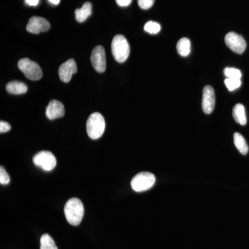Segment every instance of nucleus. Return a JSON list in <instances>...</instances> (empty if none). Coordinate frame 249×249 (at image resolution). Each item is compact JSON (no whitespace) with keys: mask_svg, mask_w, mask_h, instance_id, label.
Wrapping results in <instances>:
<instances>
[{"mask_svg":"<svg viewBox=\"0 0 249 249\" xmlns=\"http://www.w3.org/2000/svg\"><path fill=\"white\" fill-rule=\"evenodd\" d=\"M34 164L45 171H51L56 165V159L51 152L41 151L36 154L33 158Z\"/></svg>","mask_w":249,"mask_h":249,"instance_id":"423d86ee","label":"nucleus"},{"mask_svg":"<svg viewBox=\"0 0 249 249\" xmlns=\"http://www.w3.org/2000/svg\"><path fill=\"white\" fill-rule=\"evenodd\" d=\"M40 249H58V247L49 234H44L40 238Z\"/></svg>","mask_w":249,"mask_h":249,"instance_id":"a211bd4d","label":"nucleus"},{"mask_svg":"<svg viewBox=\"0 0 249 249\" xmlns=\"http://www.w3.org/2000/svg\"><path fill=\"white\" fill-rule=\"evenodd\" d=\"M46 115L50 120L63 117L65 115V107L60 101L52 100L46 109Z\"/></svg>","mask_w":249,"mask_h":249,"instance_id":"f8f14e48","label":"nucleus"},{"mask_svg":"<svg viewBox=\"0 0 249 249\" xmlns=\"http://www.w3.org/2000/svg\"><path fill=\"white\" fill-rule=\"evenodd\" d=\"M132 0H116V3L119 6H122V7H125L128 6L132 2Z\"/></svg>","mask_w":249,"mask_h":249,"instance_id":"393cba45","label":"nucleus"},{"mask_svg":"<svg viewBox=\"0 0 249 249\" xmlns=\"http://www.w3.org/2000/svg\"><path fill=\"white\" fill-rule=\"evenodd\" d=\"M77 66L76 62L73 59H70L60 65L58 73L60 80L64 83H69L73 74L76 73Z\"/></svg>","mask_w":249,"mask_h":249,"instance_id":"9b49d317","label":"nucleus"},{"mask_svg":"<svg viewBox=\"0 0 249 249\" xmlns=\"http://www.w3.org/2000/svg\"><path fill=\"white\" fill-rule=\"evenodd\" d=\"M155 0H138V4L141 9L147 10L153 6Z\"/></svg>","mask_w":249,"mask_h":249,"instance_id":"5701e85b","label":"nucleus"},{"mask_svg":"<svg viewBox=\"0 0 249 249\" xmlns=\"http://www.w3.org/2000/svg\"><path fill=\"white\" fill-rule=\"evenodd\" d=\"M18 66L28 79L38 80L42 78V71L40 67L30 59H21L18 62Z\"/></svg>","mask_w":249,"mask_h":249,"instance_id":"39448f33","label":"nucleus"},{"mask_svg":"<svg viewBox=\"0 0 249 249\" xmlns=\"http://www.w3.org/2000/svg\"><path fill=\"white\" fill-rule=\"evenodd\" d=\"M224 40L227 47L237 54L243 53L247 47L245 39L235 32L228 33Z\"/></svg>","mask_w":249,"mask_h":249,"instance_id":"0eeeda50","label":"nucleus"},{"mask_svg":"<svg viewBox=\"0 0 249 249\" xmlns=\"http://www.w3.org/2000/svg\"><path fill=\"white\" fill-rule=\"evenodd\" d=\"M224 74L229 78H237L241 79L242 78V72L238 69L227 67L224 70Z\"/></svg>","mask_w":249,"mask_h":249,"instance_id":"412c9836","label":"nucleus"},{"mask_svg":"<svg viewBox=\"0 0 249 249\" xmlns=\"http://www.w3.org/2000/svg\"><path fill=\"white\" fill-rule=\"evenodd\" d=\"M40 0H25L26 4L31 6H36L39 4Z\"/></svg>","mask_w":249,"mask_h":249,"instance_id":"a878e982","label":"nucleus"},{"mask_svg":"<svg viewBox=\"0 0 249 249\" xmlns=\"http://www.w3.org/2000/svg\"><path fill=\"white\" fill-rule=\"evenodd\" d=\"M144 30L150 34H157L160 30V26L159 23L149 21L144 26Z\"/></svg>","mask_w":249,"mask_h":249,"instance_id":"6ab92c4d","label":"nucleus"},{"mask_svg":"<svg viewBox=\"0 0 249 249\" xmlns=\"http://www.w3.org/2000/svg\"><path fill=\"white\" fill-rule=\"evenodd\" d=\"M11 124H8V123L2 121L0 122V132H1V133L9 132V131L11 130Z\"/></svg>","mask_w":249,"mask_h":249,"instance_id":"b1692460","label":"nucleus"},{"mask_svg":"<svg viewBox=\"0 0 249 249\" xmlns=\"http://www.w3.org/2000/svg\"><path fill=\"white\" fill-rule=\"evenodd\" d=\"M233 140L235 147H237L238 151L240 152L242 155H247L249 152V146L243 136L238 133V132H235L233 135Z\"/></svg>","mask_w":249,"mask_h":249,"instance_id":"dca6fc26","label":"nucleus"},{"mask_svg":"<svg viewBox=\"0 0 249 249\" xmlns=\"http://www.w3.org/2000/svg\"><path fill=\"white\" fill-rule=\"evenodd\" d=\"M50 27V24L45 18L34 16L28 22L27 30L32 34H38L49 31Z\"/></svg>","mask_w":249,"mask_h":249,"instance_id":"1a4fd4ad","label":"nucleus"},{"mask_svg":"<svg viewBox=\"0 0 249 249\" xmlns=\"http://www.w3.org/2000/svg\"><path fill=\"white\" fill-rule=\"evenodd\" d=\"M6 91L12 94H22L27 92V85L22 82L12 81L8 83L6 86Z\"/></svg>","mask_w":249,"mask_h":249,"instance_id":"2eb2a0df","label":"nucleus"},{"mask_svg":"<svg viewBox=\"0 0 249 249\" xmlns=\"http://www.w3.org/2000/svg\"><path fill=\"white\" fill-rule=\"evenodd\" d=\"M111 52L116 61L122 63L128 58L130 47L127 39L122 35H117L111 42Z\"/></svg>","mask_w":249,"mask_h":249,"instance_id":"7ed1b4c3","label":"nucleus"},{"mask_svg":"<svg viewBox=\"0 0 249 249\" xmlns=\"http://www.w3.org/2000/svg\"><path fill=\"white\" fill-rule=\"evenodd\" d=\"M156 178L153 174L142 172L134 176L131 181V186L134 191L144 192L150 189L155 185Z\"/></svg>","mask_w":249,"mask_h":249,"instance_id":"20e7f679","label":"nucleus"},{"mask_svg":"<svg viewBox=\"0 0 249 249\" xmlns=\"http://www.w3.org/2000/svg\"><path fill=\"white\" fill-rule=\"evenodd\" d=\"M191 41L186 37L180 39L177 45L178 53L181 56L186 57L191 53Z\"/></svg>","mask_w":249,"mask_h":249,"instance_id":"f3484780","label":"nucleus"},{"mask_svg":"<svg viewBox=\"0 0 249 249\" xmlns=\"http://www.w3.org/2000/svg\"><path fill=\"white\" fill-rule=\"evenodd\" d=\"M226 86L227 87L228 89L230 91H234L240 88L242 85L241 79H237V78H226L224 80Z\"/></svg>","mask_w":249,"mask_h":249,"instance_id":"aec40b11","label":"nucleus"},{"mask_svg":"<svg viewBox=\"0 0 249 249\" xmlns=\"http://www.w3.org/2000/svg\"><path fill=\"white\" fill-rule=\"evenodd\" d=\"M92 6L90 2H85L82 8L75 11V17L78 22H83L91 15Z\"/></svg>","mask_w":249,"mask_h":249,"instance_id":"ddd939ff","label":"nucleus"},{"mask_svg":"<svg viewBox=\"0 0 249 249\" xmlns=\"http://www.w3.org/2000/svg\"><path fill=\"white\" fill-rule=\"evenodd\" d=\"M87 132L89 138L96 140L102 137L106 129V121L100 113L91 114L87 121Z\"/></svg>","mask_w":249,"mask_h":249,"instance_id":"f03ea898","label":"nucleus"},{"mask_svg":"<svg viewBox=\"0 0 249 249\" xmlns=\"http://www.w3.org/2000/svg\"><path fill=\"white\" fill-rule=\"evenodd\" d=\"M65 217L71 225L78 226L84 215V206L78 198L69 199L65 206Z\"/></svg>","mask_w":249,"mask_h":249,"instance_id":"f257e3e1","label":"nucleus"},{"mask_svg":"<svg viewBox=\"0 0 249 249\" xmlns=\"http://www.w3.org/2000/svg\"><path fill=\"white\" fill-rule=\"evenodd\" d=\"M10 182V177L9 174L4 169V167H0V183L2 185L9 184Z\"/></svg>","mask_w":249,"mask_h":249,"instance_id":"4be33fe9","label":"nucleus"},{"mask_svg":"<svg viewBox=\"0 0 249 249\" xmlns=\"http://www.w3.org/2000/svg\"><path fill=\"white\" fill-rule=\"evenodd\" d=\"M232 116L234 120L241 125H245L247 124V116H246L245 108L243 105L240 103L235 105L232 109Z\"/></svg>","mask_w":249,"mask_h":249,"instance_id":"4468645a","label":"nucleus"},{"mask_svg":"<svg viewBox=\"0 0 249 249\" xmlns=\"http://www.w3.org/2000/svg\"><path fill=\"white\" fill-rule=\"evenodd\" d=\"M48 1L51 3V4L54 5H57L60 3V0H48Z\"/></svg>","mask_w":249,"mask_h":249,"instance_id":"bb28decb","label":"nucleus"},{"mask_svg":"<svg viewBox=\"0 0 249 249\" xmlns=\"http://www.w3.org/2000/svg\"><path fill=\"white\" fill-rule=\"evenodd\" d=\"M214 105L215 96L213 88L210 85H207L203 90L202 109L205 114H211L214 110Z\"/></svg>","mask_w":249,"mask_h":249,"instance_id":"9d476101","label":"nucleus"},{"mask_svg":"<svg viewBox=\"0 0 249 249\" xmlns=\"http://www.w3.org/2000/svg\"><path fill=\"white\" fill-rule=\"evenodd\" d=\"M91 62L96 71L103 73L106 71V52L102 46H97L93 49L91 55Z\"/></svg>","mask_w":249,"mask_h":249,"instance_id":"6e6552de","label":"nucleus"}]
</instances>
